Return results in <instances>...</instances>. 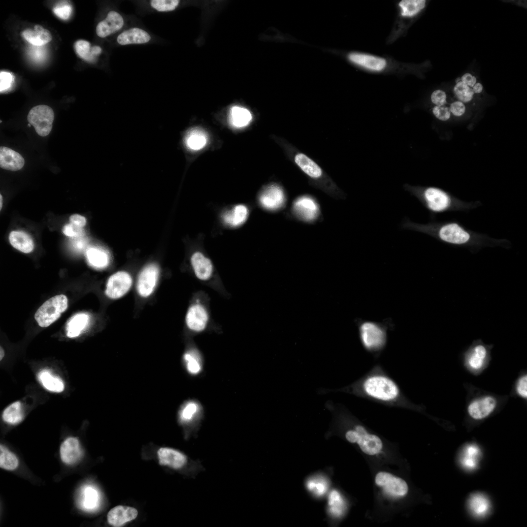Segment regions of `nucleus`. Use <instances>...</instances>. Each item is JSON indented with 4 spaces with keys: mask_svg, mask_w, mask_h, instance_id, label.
<instances>
[{
    "mask_svg": "<svg viewBox=\"0 0 527 527\" xmlns=\"http://www.w3.org/2000/svg\"><path fill=\"white\" fill-rule=\"evenodd\" d=\"M363 387L369 396L385 401L396 398L399 393L398 386L392 380L381 375H374L367 378L363 384Z\"/></svg>",
    "mask_w": 527,
    "mask_h": 527,
    "instance_id": "f03ea898",
    "label": "nucleus"
},
{
    "mask_svg": "<svg viewBox=\"0 0 527 527\" xmlns=\"http://www.w3.org/2000/svg\"><path fill=\"white\" fill-rule=\"evenodd\" d=\"M375 482L383 488L385 493L393 497L404 496L408 492V486L404 480L387 472H378Z\"/></svg>",
    "mask_w": 527,
    "mask_h": 527,
    "instance_id": "1a4fd4ad",
    "label": "nucleus"
},
{
    "mask_svg": "<svg viewBox=\"0 0 527 527\" xmlns=\"http://www.w3.org/2000/svg\"><path fill=\"white\" fill-rule=\"evenodd\" d=\"M285 200L283 190L275 184L264 187L259 197L261 205L268 210H277L281 208L285 203Z\"/></svg>",
    "mask_w": 527,
    "mask_h": 527,
    "instance_id": "f8f14e48",
    "label": "nucleus"
},
{
    "mask_svg": "<svg viewBox=\"0 0 527 527\" xmlns=\"http://www.w3.org/2000/svg\"><path fill=\"white\" fill-rule=\"evenodd\" d=\"M0 209H1V207H2V196H1V194H0Z\"/></svg>",
    "mask_w": 527,
    "mask_h": 527,
    "instance_id": "bf43d9fd",
    "label": "nucleus"
},
{
    "mask_svg": "<svg viewBox=\"0 0 527 527\" xmlns=\"http://www.w3.org/2000/svg\"><path fill=\"white\" fill-rule=\"evenodd\" d=\"M383 324L366 321L359 324L361 340L365 348L377 350L382 348L386 341V331Z\"/></svg>",
    "mask_w": 527,
    "mask_h": 527,
    "instance_id": "39448f33",
    "label": "nucleus"
},
{
    "mask_svg": "<svg viewBox=\"0 0 527 527\" xmlns=\"http://www.w3.org/2000/svg\"><path fill=\"white\" fill-rule=\"evenodd\" d=\"M178 421L189 432H197L203 419L202 406L194 400L187 401L181 406L178 412Z\"/></svg>",
    "mask_w": 527,
    "mask_h": 527,
    "instance_id": "423d86ee",
    "label": "nucleus"
},
{
    "mask_svg": "<svg viewBox=\"0 0 527 527\" xmlns=\"http://www.w3.org/2000/svg\"><path fill=\"white\" fill-rule=\"evenodd\" d=\"M132 284V279L128 272L118 271L108 278L105 294L111 299H119L127 293Z\"/></svg>",
    "mask_w": 527,
    "mask_h": 527,
    "instance_id": "9d476101",
    "label": "nucleus"
},
{
    "mask_svg": "<svg viewBox=\"0 0 527 527\" xmlns=\"http://www.w3.org/2000/svg\"><path fill=\"white\" fill-rule=\"evenodd\" d=\"M54 13L59 18L66 20L71 15L72 7L71 5L65 3H60L53 8Z\"/></svg>",
    "mask_w": 527,
    "mask_h": 527,
    "instance_id": "c03bdc74",
    "label": "nucleus"
},
{
    "mask_svg": "<svg viewBox=\"0 0 527 527\" xmlns=\"http://www.w3.org/2000/svg\"><path fill=\"white\" fill-rule=\"evenodd\" d=\"M404 188L417 197L432 213L442 212L450 207V197L446 192L438 188L428 187L421 188L405 183L404 185Z\"/></svg>",
    "mask_w": 527,
    "mask_h": 527,
    "instance_id": "f257e3e1",
    "label": "nucleus"
},
{
    "mask_svg": "<svg viewBox=\"0 0 527 527\" xmlns=\"http://www.w3.org/2000/svg\"><path fill=\"white\" fill-rule=\"evenodd\" d=\"M24 160L17 152L7 147H0V166L10 171H18L22 168Z\"/></svg>",
    "mask_w": 527,
    "mask_h": 527,
    "instance_id": "4be33fe9",
    "label": "nucleus"
},
{
    "mask_svg": "<svg viewBox=\"0 0 527 527\" xmlns=\"http://www.w3.org/2000/svg\"><path fill=\"white\" fill-rule=\"evenodd\" d=\"M346 439L350 443H357L361 450L365 454L374 455L379 453L383 447L381 439L376 435L370 434L365 428L360 425L349 429L345 433Z\"/></svg>",
    "mask_w": 527,
    "mask_h": 527,
    "instance_id": "20e7f679",
    "label": "nucleus"
},
{
    "mask_svg": "<svg viewBox=\"0 0 527 527\" xmlns=\"http://www.w3.org/2000/svg\"><path fill=\"white\" fill-rule=\"evenodd\" d=\"M250 111L243 107L234 106L229 111L228 121L230 125L235 128H242L248 125L252 121Z\"/></svg>",
    "mask_w": 527,
    "mask_h": 527,
    "instance_id": "c85d7f7f",
    "label": "nucleus"
},
{
    "mask_svg": "<svg viewBox=\"0 0 527 527\" xmlns=\"http://www.w3.org/2000/svg\"><path fill=\"white\" fill-rule=\"evenodd\" d=\"M88 264L96 269L105 268L109 263V257L104 250L97 247H90L85 252Z\"/></svg>",
    "mask_w": 527,
    "mask_h": 527,
    "instance_id": "473e14b6",
    "label": "nucleus"
},
{
    "mask_svg": "<svg viewBox=\"0 0 527 527\" xmlns=\"http://www.w3.org/2000/svg\"><path fill=\"white\" fill-rule=\"evenodd\" d=\"M13 75L8 72L1 71L0 73V91L2 92L9 89L13 82Z\"/></svg>",
    "mask_w": 527,
    "mask_h": 527,
    "instance_id": "de8ad7c7",
    "label": "nucleus"
},
{
    "mask_svg": "<svg viewBox=\"0 0 527 527\" xmlns=\"http://www.w3.org/2000/svg\"><path fill=\"white\" fill-rule=\"evenodd\" d=\"M293 209L299 218L306 222H312L316 220L320 211L316 201L307 196L297 198L293 203Z\"/></svg>",
    "mask_w": 527,
    "mask_h": 527,
    "instance_id": "2eb2a0df",
    "label": "nucleus"
},
{
    "mask_svg": "<svg viewBox=\"0 0 527 527\" xmlns=\"http://www.w3.org/2000/svg\"><path fill=\"white\" fill-rule=\"evenodd\" d=\"M74 47L77 54L82 59L87 61H92L95 56L92 53V47L87 41L78 40L74 44Z\"/></svg>",
    "mask_w": 527,
    "mask_h": 527,
    "instance_id": "a19ab883",
    "label": "nucleus"
},
{
    "mask_svg": "<svg viewBox=\"0 0 527 527\" xmlns=\"http://www.w3.org/2000/svg\"><path fill=\"white\" fill-rule=\"evenodd\" d=\"M461 81L470 88H472L477 82L476 77L470 73H466L461 77Z\"/></svg>",
    "mask_w": 527,
    "mask_h": 527,
    "instance_id": "5fc2aeb1",
    "label": "nucleus"
},
{
    "mask_svg": "<svg viewBox=\"0 0 527 527\" xmlns=\"http://www.w3.org/2000/svg\"><path fill=\"white\" fill-rule=\"evenodd\" d=\"M89 316L84 313H80L72 316L67 322L65 326L66 336L69 338L79 336L88 325Z\"/></svg>",
    "mask_w": 527,
    "mask_h": 527,
    "instance_id": "bb28decb",
    "label": "nucleus"
},
{
    "mask_svg": "<svg viewBox=\"0 0 527 527\" xmlns=\"http://www.w3.org/2000/svg\"><path fill=\"white\" fill-rule=\"evenodd\" d=\"M28 126H29V127H30V126H31V124H30V123H28Z\"/></svg>",
    "mask_w": 527,
    "mask_h": 527,
    "instance_id": "680f3d73",
    "label": "nucleus"
},
{
    "mask_svg": "<svg viewBox=\"0 0 527 527\" xmlns=\"http://www.w3.org/2000/svg\"><path fill=\"white\" fill-rule=\"evenodd\" d=\"M69 221L70 223L81 228H83L86 223L85 218L79 214L71 215L69 217Z\"/></svg>",
    "mask_w": 527,
    "mask_h": 527,
    "instance_id": "864d4df0",
    "label": "nucleus"
},
{
    "mask_svg": "<svg viewBox=\"0 0 527 527\" xmlns=\"http://www.w3.org/2000/svg\"><path fill=\"white\" fill-rule=\"evenodd\" d=\"M151 36L145 30L137 27H131L120 33L116 39L120 45L143 44L149 42Z\"/></svg>",
    "mask_w": 527,
    "mask_h": 527,
    "instance_id": "f3484780",
    "label": "nucleus"
},
{
    "mask_svg": "<svg viewBox=\"0 0 527 527\" xmlns=\"http://www.w3.org/2000/svg\"><path fill=\"white\" fill-rule=\"evenodd\" d=\"M38 380L47 390L56 393L62 392L65 387L63 381L47 369L41 370L37 375Z\"/></svg>",
    "mask_w": 527,
    "mask_h": 527,
    "instance_id": "a878e982",
    "label": "nucleus"
},
{
    "mask_svg": "<svg viewBox=\"0 0 527 527\" xmlns=\"http://www.w3.org/2000/svg\"><path fill=\"white\" fill-rule=\"evenodd\" d=\"M432 113L437 119L442 121L448 120L451 115L449 107L445 105H435L432 109Z\"/></svg>",
    "mask_w": 527,
    "mask_h": 527,
    "instance_id": "49530a36",
    "label": "nucleus"
},
{
    "mask_svg": "<svg viewBox=\"0 0 527 527\" xmlns=\"http://www.w3.org/2000/svg\"><path fill=\"white\" fill-rule=\"evenodd\" d=\"M24 414L21 403L16 401L8 405L2 414L3 420L6 423L14 425L22 421Z\"/></svg>",
    "mask_w": 527,
    "mask_h": 527,
    "instance_id": "c9c22d12",
    "label": "nucleus"
},
{
    "mask_svg": "<svg viewBox=\"0 0 527 527\" xmlns=\"http://www.w3.org/2000/svg\"><path fill=\"white\" fill-rule=\"evenodd\" d=\"M10 243L16 249L24 253L32 252L34 244L31 237L22 231H12L9 235Z\"/></svg>",
    "mask_w": 527,
    "mask_h": 527,
    "instance_id": "cd10ccee",
    "label": "nucleus"
},
{
    "mask_svg": "<svg viewBox=\"0 0 527 527\" xmlns=\"http://www.w3.org/2000/svg\"><path fill=\"white\" fill-rule=\"evenodd\" d=\"M122 15L115 10H111L104 19L100 21L96 28L97 35L101 38L107 37L121 30L124 25Z\"/></svg>",
    "mask_w": 527,
    "mask_h": 527,
    "instance_id": "4468645a",
    "label": "nucleus"
},
{
    "mask_svg": "<svg viewBox=\"0 0 527 527\" xmlns=\"http://www.w3.org/2000/svg\"><path fill=\"white\" fill-rule=\"evenodd\" d=\"M343 504V502L339 493L336 490L331 491L328 501L330 512L335 515H340L342 513Z\"/></svg>",
    "mask_w": 527,
    "mask_h": 527,
    "instance_id": "37998d69",
    "label": "nucleus"
},
{
    "mask_svg": "<svg viewBox=\"0 0 527 527\" xmlns=\"http://www.w3.org/2000/svg\"><path fill=\"white\" fill-rule=\"evenodd\" d=\"M138 512L132 507L125 506H117L108 512L107 516L108 523L115 527H119L127 522L135 519Z\"/></svg>",
    "mask_w": 527,
    "mask_h": 527,
    "instance_id": "6ab92c4d",
    "label": "nucleus"
},
{
    "mask_svg": "<svg viewBox=\"0 0 527 527\" xmlns=\"http://www.w3.org/2000/svg\"><path fill=\"white\" fill-rule=\"evenodd\" d=\"M208 136L206 133L200 128H194L190 129L184 138V143L189 149L198 151L202 149L206 145Z\"/></svg>",
    "mask_w": 527,
    "mask_h": 527,
    "instance_id": "c756f323",
    "label": "nucleus"
},
{
    "mask_svg": "<svg viewBox=\"0 0 527 527\" xmlns=\"http://www.w3.org/2000/svg\"><path fill=\"white\" fill-rule=\"evenodd\" d=\"M19 461L16 456L2 445L0 446V466L6 470L15 469Z\"/></svg>",
    "mask_w": 527,
    "mask_h": 527,
    "instance_id": "58836bf2",
    "label": "nucleus"
},
{
    "mask_svg": "<svg viewBox=\"0 0 527 527\" xmlns=\"http://www.w3.org/2000/svg\"><path fill=\"white\" fill-rule=\"evenodd\" d=\"M249 215V209L243 204H239L224 212L222 215L223 223L227 226L236 227L243 224Z\"/></svg>",
    "mask_w": 527,
    "mask_h": 527,
    "instance_id": "5701e85b",
    "label": "nucleus"
},
{
    "mask_svg": "<svg viewBox=\"0 0 527 527\" xmlns=\"http://www.w3.org/2000/svg\"><path fill=\"white\" fill-rule=\"evenodd\" d=\"M294 161L301 169L309 177L318 179L322 176L321 167L303 153H298Z\"/></svg>",
    "mask_w": 527,
    "mask_h": 527,
    "instance_id": "2f4dec72",
    "label": "nucleus"
},
{
    "mask_svg": "<svg viewBox=\"0 0 527 527\" xmlns=\"http://www.w3.org/2000/svg\"><path fill=\"white\" fill-rule=\"evenodd\" d=\"M426 3L425 0H401L399 3L401 14L403 17H413L424 8Z\"/></svg>",
    "mask_w": 527,
    "mask_h": 527,
    "instance_id": "4c0bfd02",
    "label": "nucleus"
},
{
    "mask_svg": "<svg viewBox=\"0 0 527 527\" xmlns=\"http://www.w3.org/2000/svg\"><path fill=\"white\" fill-rule=\"evenodd\" d=\"M183 361L186 371L191 376H197L203 371V359L198 351L190 349L183 355Z\"/></svg>",
    "mask_w": 527,
    "mask_h": 527,
    "instance_id": "7c9ffc66",
    "label": "nucleus"
},
{
    "mask_svg": "<svg viewBox=\"0 0 527 527\" xmlns=\"http://www.w3.org/2000/svg\"><path fill=\"white\" fill-rule=\"evenodd\" d=\"M480 455V450L477 446L472 444L467 445L461 453V463L467 469H473L477 466Z\"/></svg>",
    "mask_w": 527,
    "mask_h": 527,
    "instance_id": "f704fd0d",
    "label": "nucleus"
},
{
    "mask_svg": "<svg viewBox=\"0 0 527 527\" xmlns=\"http://www.w3.org/2000/svg\"><path fill=\"white\" fill-rule=\"evenodd\" d=\"M488 355V347L481 343H477L465 354L468 365L474 369H479L484 365Z\"/></svg>",
    "mask_w": 527,
    "mask_h": 527,
    "instance_id": "b1692460",
    "label": "nucleus"
},
{
    "mask_svg": "<svg viewBox=\"0 0 527 527\" xmlns=\"http://www.w3.org/2000/svg\"><path fill=\"white\" fill-rule=\"evenodd\" d=\"M446 94L441 89L434 91L430 96V100L435 105H444L446 103Z\"/></svg>",
    "mask_w": 527,
    "mask_h": 527,
    "instance_id": "09e8293b",
    "label": "nucleus"
},
{
    "mask_svg": "<svg viewBox=\"0 0 527 527\" xmlns=\"http://www.w3.org/2000/svg\"><path fill=\"white\" fill-rule=\"evenodd\" d=\"M496 405V401L493 397H485L471 403L468 407V412L472 418L482 419L489 415Z\"/></svg>",
    "mask_w": 527,
    "mask_h": 527,
    "instance_id": "aec40b11",
    "label": "nucleus"
},
{
    "mask_svg": "<svg viewBox=\"0 0 527 527\" xmlns=\"http://www.w3.org/2000/svg\"><path fill=\"white\" fill-rule=\"evenodd\" d=\"M190 262L194 274L199 280L206 281L211 278L214 271L213 264L203 252L198 251L193 253Z\"/></svg>",
    "mask_w": 527,
    "mask_h": 527,
    "instance_id": "dca6fc26",
    "label": "nucleus"
},
{
    "mask_svg": "<svg viewBox=\"0 0 527 527\" xmlns=\"http://www.w3.org/2000/svg\"><path fill=\"white\" fill-rule=\"evenodd\" d=\"M21 35L29 43L35 46H43L52 39L49 31L38 24L34 26V29H26L23 30Z\"/></svg>",
    "mask_w": 527,
    "mask_h": 527,
    "instance_id": "393cba45",
    "label": "nucleus"
},
{
    "mask_svg": "<svg viewBox=\"0 0 527 527\" xmlns=\"http://www.w3.org/2000/svg\"><path fill=\"white\" fill-rule=\"evenodd\" d=\"M82 455V449L78 439L70 437L65 439L60 447V456L62 461L67 465L78 462Z\"/></svg>",
    "mask_w": 527,
    "mask_h": 527,
    "instance_id": "a211bd4d",
    "label": "nucleus"
},
{
    "mask_svg": "<svg viewBox=\"0 0 527 527\" xmlns=\"http://www.w3.org/2000/svg\"><path fill=\"white\" fill-rule=\"evenodd\" d=\"M178 0H152L149 2L150 6L160 12H170L175 10L179 5Z\"/></svg>",
    "mask_w": 527,
    "mask_h": 527,
    "instance_id": "79ce46f5",
    "label": "nucleus"
},
{
    "mask_svg": "<svg viewBox=\"0 0 527 527\" xmlns=\"http://www.w3.org/2000/svg\"><path fill=\"white\" fill-rule=\"evenodd\" d=\"M453 92L458 101L464 103L470 101L474 94L472 89L461 81L456 83L453 87Z\"/></svg>",
    "mask_w": 527,
    "mask_h": 527,
    "instance_id": "ea45409f",
    "label": "nucleus"
},
{
    "mask_svg": "<svg viewBox=\"0 0 527 527\" xmlns=\"http://www.w3.org/2000/svg\"><path fill=\"white\" fill-rule=\"evenodd\" d=\"M68 307V299L63 294L55 296L45 301L36 311L34 318L41 327L51 324Z\"/></svg>",
    "mask_w": 527,
    "mask_h": 527,
    "instance_id": "7ed1b4c3",
    "label": "nucleus"
},
{
    "mask_svg": "<svg viewBox=\"0 0 527 527\" xmlns=\"http://www.w3.org/2000/svg\"><path fill=\"white\" fill-rule=\"evenodd\" d=\"M461 81V77H458L455 80V82L457 83Z\"/></svg>",
    "mask_w": 527,
    "mask_h": 527,
    "instance_id": "052dcab7",
    "label": "nucleus"
},
{
    "mask_svg": "<svg viewBox=\"0 0 527 527\" xmlns=\"http://www.w3.org/2000/svg\"><path fill=\"white\" fill-rule=\"evenodd\" d=\"M518 393L524 398L527 397V376L522 377L518 381L517 385Z\"/></svg>",
    "mask_w": 527,
    "mask_h": 527,
    "instance_id": "603ef678",
    "label": "nucleus"
},
{
    "mask_svg": "<svg viewBox=\"0 0 527 527\" xmlns=\"http://www.w3.org/2000/svg\"><path fill=\"white\" fill-rule=\"evenodd\" d=\"M348 57L354 63L372 71H382L386 66V61L385 59L373 55L351 53Z\"/></svg>",
    "mask_w": 527,
    "mask_h": 527,
    "instance_id": "412c9836",
    "label": "nucleus"
},
{
    "mask_svg": "<svg viewBox=\"0 0 527 527\" xmlns=\"http://www.w3.org/2000/svg\"><path fill=\"white\" fill-rule=\"evenodd\" d=\"M159 275V269L155 264H150L142 269L136 285L137 292L141 297L147 298L152 294L157 284Z\"/></svg>",
    "mask_w": 527,
    "mask_h": 527,
    "instance_id": "9b49d317",
    "label": "nucleus"
},
{
    "mask_svg": "<svg viewBox=\"0 0 527 527\" xmlns=\"http://www.w3.org/2000/svg\"><path fill=\"white\" fill-rule=\"evenodd\" d=\"M54 119L53 109L48 105L41 104L29 111L27 120L33 126L37 134L42 137L48 135L52 128Z\"/></svg>",
    "mask_w": 527,
    "mask_h": 527,
    "instance_id": "0eeeda50",
    "label": "nucleus"
},
{
    "mask_svg": "<svg viewBox=\"0 0 527 527\" xmlns=\"http://www.w3.org/2000/svg\"><path fill=\"white\" fill-rule=\"evenodd\" d=\"M472 89L474 94H479L482 92L483 87L481 83L476 82Z\"/></svg>",
    "mask_w": 527,
    "mask_h": 527,
    "instance_id": "4d7b16f0",
    "label": "nucleus"
},
{
    "mask_svg": "<svg viewBox=\"0 0 527 527\" xmlns=\"http://www.w3.org/2000/svg\"><path fill=\"white\" fill-rule=\"evenodd\" d=\"M157 453L160 465L166 466L175 470H182L189 466L202 465L199 460L190 462L186 454L175 448L161 447Z\"/></svg>",
    "mask_w": 527,
    "mask_h": 527,
    "instance_id": "6e6552de",
    "label": "nucleus"
},
{
    "mask_svg": "<svg viewBox=\"0 0 527 527\" xmlns=\"http://www.w3.org/2000/svg\"><path fill=\"white\" fill-rule=\"evenodd\" d=\"M4 356V351L3 349L0 346V360H1Z\"/></svg>",
    "mask_w": 527,
    "mask_h": 527,
    "instance_id": "13d9d810",
    "label": "nucleus"
},
{
    "mask_svg": "<svg viewBox=\"0 0 527 527\" xmlns=\"http://www.w3.org/2000/svg\"><path fill=\"white\" fill-rule=\"evenodd\" d=\"M208 321V312L202 304L196 303L188 308L185 316V323L188 328L191 331L195 332L204 331Z\"/></svg>",
    "mask_w": 527,
    "mask_h": 527,
    "instance_id": "ddd939ff",
    "label": "nucleus"
},
{
    "mask_svg": "<svg viewBox=\"0 0 527 527\" xmlns=\"http://www.w3.org/2000/svg\"><path fill=\"white\" fill-rule=\"evenodd\" d=\"M307 486L309 490H312L314 488H316L317 490L320 494L323 493L325 490V486L324 484L321 483L316 484L313 481L308 482Z\"/></svg>",
    "mask_w": 527,
    "mask_h": 527,
    "instance_id": "6e6d98bb",
    "label": "nucleus"
},
{
    "mask_svg": "<svg viewBox=\"0 0 527 527\" xmlns=\"http://www.w3.org/2000/svg\"><path fill=\"white\" fill-rule=\"evenodd\" d=\"M30 54L31 58L35 61H41L45 58V51L41 46H34L31 48Z\"/></svg>",
    "mask_w": 527,
    "mask_h": 527,
    "instance_id": "3c124183",
    "label": "nucleus"
},
{
    "mask_svg": "<svg viewBox=\"0 0 527 527\" xmlns=\"http://www.w3.org/2000/svg\"><path fill=\"white\" fill-rule=\"evenodd\" d=\"M468 506L473 513L481 516L486 514L488 510L489 502L485 495L481 493H475L470 497Z\"/></svg>",
    "mask_w": 527,
    "mask_h": 527,
    "instance_id": "e433bc0d",
    "label": "nucleus"
},
{
    "mask_svg": "<svg viewBox=\"0 0 527 527\" xmlns=\"http://www.w3.org/2000/svg\"><path fill=\"white\" fill-rule=\"evenodd\" d=\"M100 495L97 490L91 486H86L82 489L80 504L87 511L95 510L99 505Z\"/></svg>",
    "mask_w": 527,
    "mask_h": 527,
    "instance_id": "72a5a7b5",
    "label": "nucleus"
},
{
    "mask_svg": "<svg viewBox=\"0 0 527 527\" xmlns=\"http://www.w3.org/2000/svg\"><path fill=\"white\" fill-rule=\"evenodd\" d=\"M451 113L456 117H460L464 114L466 111V106L461 101H455L452 102L449 107Z\"/></svg>",
    "mask_w": 527,
    "mask_h": 527,
    "instance_id": "8fccbe9b",
    "label": "nucleus"
},
{
    "mask_svg": "<svg viewBox=\"0 0 527 527\" xmlns=\"http://www.w3.org/2000/svg\"><path fill=\"white\" fill-rule=\"evenodd\" d=\"M62 231L65 235L71 237H81L84 235L83 228L71 223L65 225L62 228Z\"/></svg>",
    "mask_w": 527,
    "mask_h": 527,
    "instance_id": "a18cd8bd",
    "label": "nucleus"
}]
</instances>
